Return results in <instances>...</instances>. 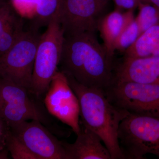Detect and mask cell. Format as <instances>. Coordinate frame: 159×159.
<instances>
[{
	"instance_id": "cell-6",
	"label": "cell",
	"mask_w": 159,
	"mask_h": 159,
	"mask_svg": "<svg viewBox=\"0 0 159 159\" xmlns=\"http://www.w3.org/2000/svg\"><path fill=\"white\" fill-rule=\"evenodd\" d=\"M105 93L113 104L130 114L159 118V85L116 80Z\"/></svg>"
},
{
	"instance_id": "cell-9",
	"label": "cell",
	"mask_w": 159,
	"mask_h": 159,
	"mask_svg": "<svg viewBox=\"0 0 159 159\" xmlns=\"http://www.w3.org/2000/svg\"><path fill=\"white\" fill-rule=\"evenodd\" d=\"M44 103L49 113L68 125L76 134L80 130L79 100L65 74L58 70L46 93Z\"/></svg>"
},
{
	"instance_id": "cell-18",
	"label": "cell",
	"mask_w": 159,
	"mask_h": 159,
	"mask_svg": "<svg viewBox=\"0 0 159 159\" xmlns=\"http://www.w3.org/2000/svg\"><path fill=\"white\" fill-rule=\"evenodd\" d=\"M139 12L135 17L140 34L159 23V10L148 2L138 3Z\"/></svg>"
},
{
	"instance_id": "cell-24",
	"label": "cell",
	"mask_w": 159,
	"mask_h": 159,
	"mask_svg": "<svg viewBox=\"0 0 159 159\" xmlns=\"http://www.w3.org/2000/svg\"><path fill=\"white\" fill-rule=\"evenodd\" d=\"M148 3L155 6L159 10V0H147Z\"/></svg>"
},
{
	"instance_id": "cell-14",
	"label": "cell",
	"mask_w": 159,
	"mask_h": 159,
	"mask_svg": "<svg viewBox=\"0 0 159 159\" xmlns=\"http://www.w3.org/2000/svg\"><path fill=\"white\" fill-rule=\"evenodd\" d=\"M124 52V57L159 56V23L140 34L134 43Z\"/></svg>"
},
{
	"instance_id": "cell-4",
	"label": "cell",
	"mask_w": 159,
	"mask_h": 159,
	"mask_svg": "<svg viewBox=\"0 0 159 159\" xmlns=\"http://www.w3.org/2000/svg\"><path fill=\"white\" fill-rule=\"evenodd\" d=\"M119 140L125 159L159 158V118L129 113L120 123Z\"/></svg>"
},
{
	"instance_id": "cell-22",
	"label": "cell",
	"mask_w": 159,
	"mask_h": 159,
	"mask_svg": "<svg viewBox=\"0 0 159 159\" xmlns=\"http://www.w3.org/2000/svg\"><path fill=\"white\" fill-rule=\"evenodd\" d=\"M11 3L12 7L20 12L25 9L34 10V0H11Z\"/></svg>"
},
{
	"instance_id": "cell-16",
	"label": "cell",
	"mask_w": 159,
	"mask_h": 159,
	"mask_svg": "<svg viewBox=\"0 0 159 159\" xmlns=\"http://www.w3.org/2000/svg\"><path fill=\"white\" fill-rule=\"evenodd\" d=\"M134 10L125 12L126 21L115 43V51L125 52L133 45L140 35L139 26L134 14Z\"/></svg>"
},
{
	"instance_id": "cell-17",
	"label": "cell",
	"mask_w": 159,
	"mask_h": 159,
	"mask_svg": "<svg viewBox=\"0 0 159 159\" xmlns=\"http://www.w3.org/2000/svg\"><path fill=\"white\" fill-rule=\"evenodd\" d=\"M23 20L14 16L0 35V57L6 54L24 33Z\"/></svg>"
},
{
	"instance_id": "cell-3",
	"label": "cell",
	"mask_w": 159,
	"mask_h": 159,
	"mask_svg": "<svg viewBox=\"0 0 159 159\" xmlns=\"http://www.w3.org/2000/svg\"><path fill=\"white\" fill-rule=\"evenodd\" d=\"M64 39L58 18L49 23L41 35L29 91L38 99L45 96L52 78L58 70Z\"/></svg>"
},
{
	"instance_id": "cell-2",
	"label": "cell",
	"mask_w": 159,
	"mask_h": 159,
	"mask_svg": "<svg viewBox=\"0 0 159 159\" xmlns=\"http://www.w3.org/2000/svg\"><path fill=\"white\" fill-rule=\"evenodd\" d=\"M66 76L79 100L82 125L99 136L111 159H125L119 145V130L129 113L113 104L102 90L83 85Z\"/></svg>"
},
{
	"instance_id": "cell-7",
	"label": "cell",
	"mask_w": 159,
	"mask_h": 159,
	"mask_svg": "<svg viewBox=\"0 0 159 159\" xmlns=\"http://www.w3.org/2000/svg\"><path fill=\"white\" fill-rule=\"evenodd\" d=\"M25 88L0 77V118L10 128L24 121L48 119L40 106L29 97Z\"/></svg>"
},
{
	"instance_id": "cell-10",
	"label": "cell",
	"mask_w": 159,
	"mask_h": 159,
	"mask_svg": "<svg viewBox=\"0 0 159 159\" xmlns=\"http://www.w3.org/2000/svg\"><path fill=\"white\" fill-rule=\"evenodd\" d=\"M9 129L38 159H66L62 141L54 136L39 121H24Z\"/></svg>"
},
{
	"instance_id": "cell-23",
	"label": "cell",
	"mask_w": 159,
	"mask_h": 159,
	"mask_svg": "<svg viewBox=\"0 0 159 159\" xmlns=\"http://www.w3.org/2000/svg\"><path fill=\"white\" fill-rule=\"evenodd\" d=\"M116 9L134 10L138 7V3L136 0H114Z\"/></svg>"
},
{
	"instance_id": "cell-27",
	"label": "cell",
	"mask_w": 159,
	"mask_h": 159,
	"mask_svg": "<svg viewBox=\"0 0 159 159\" xmlns=\"http://www.w3.org/2000/svg\"><path fill=\"white\" fill-rule=\"evenodd\" d=\"M105 1H107V2H108V0H105Z\"/></svg>"
},
{
	"instance_id": "cell-5",
	"label": "cell",
	"mask_w": 159,
	"mask_h": 159,
	"mask_svg": "<svg viewBox=\"0 0 159 159\" xmlns=\"http://www.w3.org/2000/svg\"><path fill=\"white\" fill-rule=\"evenodd\" d=\"M32 26L25 31L9 51L0 57V77L31 88L34 61L41 34Z\"/></svg>"
},
{
	"instance_id": "cell-26",
	"label": "cell",
	"mask_w": 159,
	"mask_h": 159,
	"mask_svg": "<svg viewBox=\"0 0 159 159\" xmlns=\"http://www.w3.org/2000/svg\"><path fill=\"white\" fill-rule=\"evenodd\" d=\"M5 2V0H0V4H2L3 2Z\"/></svg>"
},
{
	"instance_id": "cell-28",
	"label": "cell",
	"mask_w": 159,
	"mask_h": 159,
	"mask_svg": "<svg viewBox=\"0 0 159 159\" xmlns=\"http://www.w3.org/2000/svg\"><path fill=\"white\" fill-rule=\"evenodd\" d=\"M0 5H1V4H0Z\"/></svg>"
},
{
	"instance_id": "cell-20",
	"label": "cell",
	"mask_w": 159,
	"mask_h": 159,
	"mask_svg": "<svg viewBox=\"0 0 159 159\" xmlns=\"http://www.w3.org/2000/svg\"><path fill=\"white\" fill-rule=\"evenodd\" d=\"M14 16L9 3L4 2L0 5V35Z\"/></svg>"
},
{
	"instance_id": "cell-1",
	"label": "cell",
	"mask_w": 159,
	"mask_h": 159,
	"mask_svg": "<svg viewBox=\"0 0 159 159\" xmlns=\"http://www.w3.org/2000/svg\"><path fill=\"white\" fill-rule=\"evenodd\" d=\"M60 71L88 87L105 92L116 81L113 57L99 43L96 33L65 37Z\"/></svg>"
},
{
	"instance_id": "cell-13",
	"label": "cell",
	"mask_w": 159,
	"mask_h": 159,
	"mask_svg": "<svg viewBox=\"0 0 159 159\" xmlns=\"http://www.w3.org/2000/svg\"><path fill=\"white\" fill-rule=\"evenodd\" d=\"M126 21L125 13L116 9L114 11L103 16L99 21L98 31L100 32L106 51L113 57L115 43L121 33Z\"/></svg>"
},
{
	"instance_id": "cell-21",
	"label": "cell",
	"mask_w": 159,
	"mask_h": 159,
	"mask_svg": "<svg viewBox=\"0 0 159 159\" xmlns=\"http://www.w3.org/2000/svg\"><path fill=\"white\" fill-rule=\"evenodd\" d=\"M9 130V126L0 118V159L8 158L9 151L6 147V139Z\"/></svg>"
},
{
	"instance_id": "cell-15",
	"label": "cell",
	"mask_w": 159,
	"mask_h": 159,
	"mask_svg": "<svg viewBox=\"0 0 159 159\" xmlns=\"http://www.w3.org/2000/svg\"><path fill=\"white\" fill-rule=\"evenodd\" d=\"M61 3L62 0H34L35 21L33 26L39 29L58 18Z\"/></svg>"
},
{
	"instance_id": "cell-12",
	"label": "cell",
	"mask_w": 159,
	"mask_h": 159,
	"mask_svg": "<svg viewBox=\"0 0 159 159\" xmlns=\"http://www.w3.org/2000/svg\"><path fill=\"white\" fill-rule=\"evenodd\" d=\"M99 136L82 125L74 143L63 142L66 159H111Z\"/></svg>"
},
{
	"instance_id": "cell-11",
	"label": "cell",
	"mask_w": 159,
	"mask_h": 159,
	"mask_svg": "<svg viewBox=\"0 0 159 159\" xmlns=\"http://www.w3.org/2000/svg\"><path fill=\"white\" fill-rule=\"evenodd\" d=\"M116 80L159 85V56L124 57L116 66Z\"/></svg>"
},
{
	"instance_id": "cell-8",
	"label": "cell",
	"mask_w": 159,
	"mask_h": 159,
	"mask_svg": "<svg viewBox=\"0 0 159 159\" xmlns=\"http://www.w3.org/2000/svg\"><path fill=\"white\" fill-rule=\"evenodd\" d=\"M107 1L62 0L58 16L65 37L98 31Z\"/></svg>"
},
{
	"instance_id": "cell-25",
	"label": "cell",
	"mask_w": 159,
	"mask_h": 159,
	"mask_svg": "<svg viewBox=\"0 0 159 159\" xmlns=\"http://www.w3.org/2000/svg\"><path fill=\"white\" fill-rule=\"evenodd\" d=\"M136 1L138 3L139 2H148L147 0H136Z\"/></svg>"
},
{
	"instance_id": "cell-19",
	"label": "cell",
	"mask_w": 159,
	"mask_h": 159,
	"mask_svg": "<svg viewBox=\"0 0 159 159\" xmlns=\"http://www.w3.org/2000/svg\"><path fill=\"white\" fill-rule=\"evenodd\" d=\"M6 147L14 159H38L9 130L6 139Z\"/></svg>"
}]
</instances>
